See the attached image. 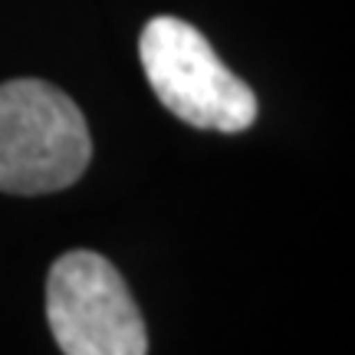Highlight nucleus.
Wrapping results in <instances>:
<instances>
[{"instance_id": "7ed1b4c3", "label": "nucleus", "mask_w": 355, "mask_h": 355, "mask_svg": "<svg viewBox=\"0 0 355 355\" xmlns=\"http://www.w3.org/2000/svg\"><path fill=\"white\" fill-rule=\"evenodd\" d=\"M46 319L63 355H148V329L122 273L92 250L50 266Z\"/></svg>"}, {"instance_id": "f03ea898", "label": "nucleus", "mask_w": 355, "mask_h": 355, "mask_svg": "<svg viewBox=\"0 0 355 355\" xmlns=\"http://www.w3.org/2000/svg\"><path fill=\"white\" fill-rule=\"evenodd\" d=\"M139 60L158 102L184 125L227 135L254 125V89L220 63L198 26L178 17L148 20L139 37Z\"/></svg>"}, {"instance_id": "f257e3e1", "label": "nucleus", "mask_w": 355, "mask_h": 355, "mask_svg": "<svg viewBox=\"0 0 355 355\" xmlns=\"http://www.w3.org/2000/svg\"><path fill=\"white\" fill-rule=\"evenodd\" d=\"M92 158L86 119L46 79L0 86V191L53 194L76 184Z\"/></svg>"}]
</instances>
